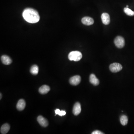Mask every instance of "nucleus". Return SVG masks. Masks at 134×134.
Masks as SVG:
<instances>
[{"label": "nucleus", "instance_id": "1", "mask_svg": "<svg viewBox=\"0 0 134 134\" xmlns=\"http://www.w3.org/2000/svg\"><path fill=\"white\" fill-rule=\"evenodd\" d=\"M23 16L25 20L30 23H35L39 21L40 17L39 13L35 9L27 8L24 9Z\"/></svg>", "mask_w": 134, "mask_h": 134}, {"label": "nucleus", "instance_id": "2", "mask_svg": "<svg viewBox=\"0 0 134 134\" xmlns=\"http://www.w3.org/2000/svg\"><path fill=\"white\" fill-rule=\"evenodd\" d=\"M82 55L80 51H73L69 53L68 55V58L70 61L78 62L82 58Z\"/></svg>", "mask_w": 134, "mask_h": 134}, {"label": "nucleus", "instance_id": "3", "mask_svg": "<svg viewBox=\"0 0 134 134\" xmlns=\"http://www.w3.org/2000/svg\"><path fill=\"white\" fill-rule=\"evenodd\" d=\"M114 43L117 48H122L125 45V40L123 37L117 36L114 40Z\"/></svg>", "mask_w": 134, "mask_h": 134}, {"label": "nucleus", "instance_id": "4", "mask_svg": "<svg viewBox=\"0 0 134 134\" xmlns=\"http://www.w3.org/2000/svg\"><path fill=\"white\" fill-rule=\"evenodd\" d=\"M123 68L122 65L119 63H114L110 65L109 69L111 72L113 73H117L122 70Z\"/></svg>", "mask_w": 134, "mask_h": 134}, {"label": "nucleus", "instance_id": "5", "mask_svg": "<svg viewBox=\"0 0 134 134\" xmlns=\"http://www.w3.org/2000/svg\"><path fill=\"white\" fill-rule=\"evenodd\" d=\"M81 81V77L79 75H76L71 77L69 80L70 84L72 85H78Z\"/></svg>", "mask_w": 134, "mask_h": 134}, {"label": "nucleus", "instance_id": "6", "mask_svg": "<svg viewBox=\"0 0 134 134\" xmlns=\"http://www.w3.org/2000/svg\"><path fill=\"white\" fill-rule=\"evenodd\" d=\"M102 21L103 24L107 25L110 24V15L107 13H104L102 14L101 16Z\"/></svg>", "mask_w": 134, "mask_h": 134}, {"label": "nucleus", "instance_id": "7", "mask_svg": "<svg viewBox=\"0 0 134 134\" xmlns=\"http://www.w3.org/2000/svg\"><path fill=\"white\" fill-rule=\"evenodd\" d=\"M81 21L83 24L88 26L92 25L94 23V19L90 17H84L82 18Z\"/></svg>", "mask_w": 134, "mask_h": 134}, {"label": "nucleus", "instance_id": "8", "mask_svg": "<svg viewBox=\"0 0 134 134\" xmlns=\"http://www.w3.org/2000/svg\"><path fill=\"white\" fill-rule=\"evenodd\" d=\"M37 120L38 123L42 127H47L48 125V124H49V123H48L47 120L46 118H44L43 117V116H39L37 117Z\"/></svg>", "mask_w": 134, "mask_h": 134}, {"label": "nucleus", "instance_id": "9", "mask_svg": "<svg viewBox=\"0 0 134 134\" xmlns=\"http://www.w3.org/2000/svg\"><path fill=\"white\" fill-rule=\"evenodd\" d=\"M81 105L79 102H76L74 106L73 113L75 116H78L81 112Z\"/></svg>", "mask_w": 134, "mask_h": 134}, {"label": "nucleus", "instance_id": "10", "mask_svg": "<svg viewBox=\"0 0 134 134\" xmlns=\"http://www.w3.org/2000/svg\"><path fill=\"white\" fill-rule=\"evenodd\" d=\"M90 81L91 84L94 86H97L100 84L99 80L94 74H92L90 76Z\"/></svg>", "mask_w": 134, "mask_h": 134}, {"label": "nucleus", "instance_id": "11", "mask_svg": "<svg viewBox=\"0 0 134 134\" xmlns=\"http://www.w3.org/2000/svg\"><path fill=\"white\" fill-rule=\"evenodd\" d=\"M26 106L25 101L23 99H21L19 100L17 105V108L19 111H22L24 110Z\"/></svg>", "mask_w": 134, "mask_h": 134}, {"label": "nucleus", "instance_id": "12", "mask_svg": "<svg viewBox=\"0 0 134 134\" xmlns=\"http://www.w3.org/2000/svg\"><path fill=\"white\" fill-rule=\"evenodd\" d=\"M1 60L2 63L5 65H9L12 62L11 58L6 55H3L1 57Z\"/></svg>", "mask_w": 134, "mask_h": 134}, {"label": "nucleus", "instance_id": "13", "mask_svg": "<svg viewBox=\"0 0 134 134\" xmlns=\"http://www.w3.org/2000/svg\"><path fill=\"white\" fill-rule=\"evenodd\" d=\"M50 90V87L47 85L42 86L39 89V92L41 94H47Z\"/></svg>", "mask_w": 134, "mask_h": 134}, {"label": "nucleus", "instance_id": "14", "mask_svg": "<svg viewBox=\"0 0 134 134\" xmlns=\"http://www.w3.org/2000/svg\"><path fill=\"white\" fill-rule=\"evenodd\" d=\"M10 129V126L8 123L4 124L1 128V133L2 134H6L9 131Z\"/></svg>", "mask_w": 134, "mask_h": 134}, {"label": "nucleus", "instance_id": "15", "mask_svg": "<svg viewBox=\"0 0 134 134\" xmlns=\"http://www.w3.org/2000/svg\"><path fill=\"white\" fill-rule=\"evenodd\" d=\"M39 68L36 65H34L31 66L30 69V72L33 75H37L39 72Z\"/></svg>", "mask_w": 134, "mask_h": 134}, {"label": "nucleus", "instance_id": "16", "mask_svg": "<svg viewBox=\"0 0 134 134\" xmlns=\"http://www.w3.org/2000/svg\"><path fill=\"white\" fill-rule=\"evenodd\" d=\"M120 123L122 125H127L128 121V117L125 115H123L120 117Z\"/></svg>", "mask_w": 134, "mask_h": 134}, {"label": "nucleus", "instance_id": "17", "mask_svg": "<svg viewBox=\"0 0 134 134\" xmlns=\"http://www.w3.org/2000/svg\"><path fill=\"white\" fill-rule=\"evenodd\" d=\"M124 11L125 14L130 16H133L134 15V12L129 9L128 8H125L124 9Z\"/></svg>", "mask_w": 134, "mask_h": 134}, {"label": "nucleus", "instance_id": "18", "mask_svg": "<svg viewBox=\"0 0 134 134\" xmlns=\"http://www.w3.org/2000/svg\"><path fill=\"white\" fill-rule=\"evenodd\" d=\"M55 112L56 115H58L61 116H64L66 114V112L65 111H63V110L61 111L58 109H56L55 111Z\"/></svg>", "mask_w": 134, "mask_h": 134}, {"label": "nucleus", "instance_id": "19", "mask_svg": "<svg viewBox=\"0 0 134 134\" xmlns=\"http://www.w3.org/2000/svg\"><path fill=\"white\" fill-rule=\"evenodd\" d=\"M92 134H104V133H102V132H101V131H99V130H95V131H93L92 133Z\"/></svg>", "mask_w": 134, "mask_h": 134}, {"label": "nucleus", "instance_id": "20", "mask_svg": "<svg viewBox=\"0 0 134 134\" xmlns=\"http://www.w3.org/2000/svg\"><path fill=\"white\" fill-rule=\"evenodd\" d=\"M1 98H2V94L1 93Z\"/></svg>", "mask_w": 134, "mask_h": 134}, {"label": "nucleus", "instance_id": "21", "mask_svg": "<svg viewBox=\"0 0 134 134\" xmlns=\"http://www.w3.org/2000/svg\"><path fill=\"white\" fill-rule=\"evenodd\" d=\"M126 7H127V8H128V7H129V6L127 5V6H126Z\"/></svg>", "mask_w": 134, "mask_h": 134}]
</instances>
